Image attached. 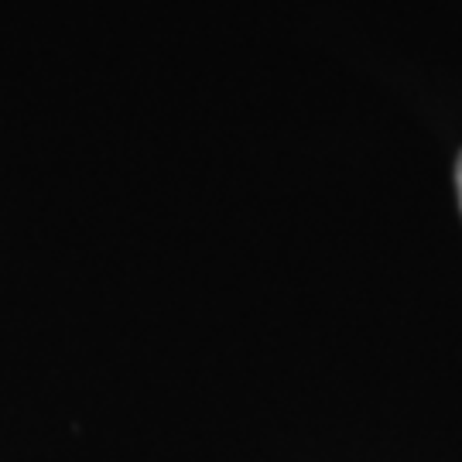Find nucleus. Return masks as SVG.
I'll list each match as a JSON object with an SVG mask.
<instances>
[{"instance_id":"f257e3e1","label":"nucleus","mask_w":462,"mask_h":462,"mask_svg":"<svg viewBox=\"0 0 462 462\" xmlns=\"http://www.w3.org/2000/svg\"><path fill=\"white\" fill-rule=\"evenodd\" d=\"M456 189H459V206H462V154L459 162H456Z\"/></svg>"}]
</instances>
